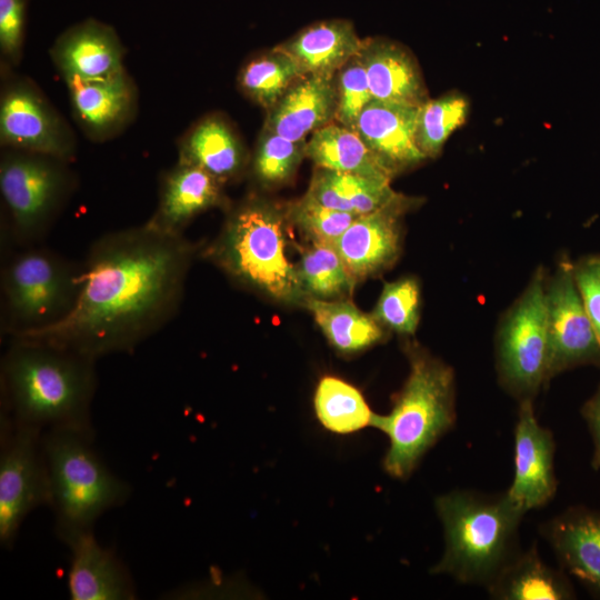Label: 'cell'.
Masks as SVG:
<instances>
[{
    "label": "cell",
    "mask_w": 600,
    "mask_h": 600,
    "mask_svg": "<svg viewBox=\"0 0 600 600\" xmlns=\"http://www.w3.org/2000/svg\"><path fill=\"white\" fill-rule=\"evenodd\" d=\"M197 246L146 223L104 233L81 263L80 289L61 320L11 339L98 360L132 352L178 312Z\"/></svg>",
    "instance_id": "cell-1"
},
{
    "label": "cell",
    "mask_w": 600,
    "mask_h": 600,
    "mask_svg": "<svg viewBox=\"0 0 600 600\" xmlns=\"http://www.w3.org/2000/svg\"><path fill=\"white\" fill-rule=\"evenodd\" d=\"M96 361L60 347L11 339L1 360V413L42 431L93 432Z\"/></svg>",
    "instance_id": "cell-2"
},
{
    "label": "cell",
    "mask_w": 600,
    "mask_h": 600,
    "mask_svg": "<svg viewBox=\"0 0 600 600\" xmlns=\"http://www.w3.org/2000/svg\"><path fill=\"white\" fill-rule=\"evenodd\" d=\"M444 550L432 568L462 584L487 587L520 549L526 511L507 493L452 490L436 498Z\"/></svg>",
    "instance_id": "cell-3"
},
{
    "label": "cell",
    "mask_w": 600,
    "mask_h": 600,
    "mask_svg": "<svg viewBox=\"0 0 600 600\" xmlns=\"http://www.w3.org/2000/svg\"><path fill=\"white\" fill-rule=\"evenodd\" d=\"M404 352L410 367L407 380L390 412L374 414L372 421L389 440L383 468L399 480L410 477L457 420L453 368L417 342L408 341Z\"/></svg>",
    "instance_id": "cell-4"
},
{
    "label": "cell",
    "mask_w": 600,
    "mask_h": 600,
    "mask_svg": "<svg viewBox=\"0 0 600 600\" xmlns=\"http://www.w3.org/2000/svg\"><path fill=\"white\" fill-rule=\"evenodd\" d=\"M287 208L258 196L228 213L204 256L242 286L282 302L304 300L297 264L288 256Z\"/></svg>",
    "instance_id": "cell-5"
},
{
    "label": "cell",
    "mask_w": 600,
    "mask_h": 600,
    "mask_svg": "<svg viewBox=\"0 0 600 600\" xmlns=\"http://www.w3.org/2000/svg\"><path fill=\"white\" fill-rule=\"evenodd\" d=\"M92 442L93 432L67 428L43 431L49 507L56 514L59 538L93 530L100 516L130 497L129 484L106 466Z\"/></svg>",
    "instance_id": "cell-6"
},
{
    "label": "cell",
    "mask_w": 600,
    "mask_h": 600,
    "mask_svg": "<svg viewBox=\"0 0 600 600\" xmlns=\"http://www.w3.org/2000/svg\"><path fill=\"white\" fill-rule=\"evenodd\" d=\"M81 263L36 244L20 248L1 270V331L16 338L61 320L80 289Z\"/></svg>",
    "instance_id": "cell-7"
},
{
    "label": "cell",
    "mask_w": 600,
    "mask_h": 600,
    "mask_svg": "<svg viewBox=\"0 0 600 600\" xmlns=\"http://www.w3.org/2000/svg\"><path fill=\"white\" fill-rule=\"evenodd\" d=\"M77 187L70 162L48 154L2 148L0 194L6 233L19 248L39 244Z\"/></svg>",
    "instance_id": "cell-8"
},
{
    "label": "cell",
    "mask_w": 600,
    "mask_h": 600,
    "mask_svg": "<svg viewBox=\"0 0 600 600\" xmlns=\"http://www.w3.org/2000/svg\"><path fill=\"white\" fill-rule=\"evenodd\" d=\"M536 268L523 291L502 314L496 333V370L501 388L518 402L534 400L549 382L546 281Z\"/></svg>",
    "instance_id": "cell-9"
},
{
    "label": "cell",
    "mask_w": 600,
    "mask_h": 600,
    "mask_svg": "<svg viewBox=\"0 0 600 600\" xmlns=\"http://www.w3.org/2000/svg\"><path fill=\"white\" fill-rule=\"evenodd\" d=\"M1 148L37 152L73 162L78 143L73 130L29 77L1 66Z\"/></svg>",
    "instance_id": "cell-10"
},
{
    "label": "cell",
    "mask_w": 600,
    "mask_h": 600,
    "mask_svg": "<svg viewBox=\"0 0 600 600\" xmlns=\"http://www.w3.org/2000/svg\"><path fill=\"white\" fill-rule=\"evenodd\" d=\"M43 431L0 419V542L12 547L26 517L50 506Z\"/></svg>",
    "instance_id": "cell-11"
},
{
    "label": "cell",
    "mask_w": 600,
    "mask_h": 600,
    "mask_svg": "<svg viewBox=\"0 0 600 600\" xmlns=\"http://www.w3.org/2000/svg\"><path fill=\"white\" fill-rule=\"evenodd\" d=\"M549 378L582 366L600 367V340L578 289L573 261L562 256L546 281Z\"/></svg>",
    "instance_id": "cell-12"
},
{
    "label": "cell",
    "mask_w": 600,
    "mask_h": 600,
    "mask_svg": "<svg viewBox=\"0 0 600 600\" xmlns=\"http://www.w3.org/2000/svg\"><path fill=\"white\" fill-rule=\"evenodd\" d=\"M556 442L536 417L533 400L519 402L514 426L513 478L509 497L526 512L547 506L556 496Z\"/></svg>",
    "instance_id": "cell-13"
},
{
    "label": "cell",
    "mask_w": 600,
    "mask_h": 600,
    "mask_svg": "<svg viewBox=\"0 0 600 600\" xmlns=\"http://www.w3.org/2000/svg\"><path fill=\"white\" fill-rule=\"evenodd\" d=\"M421 199L402 196L392 204L362 214L333 243L356 282L392 267L401 252L402 217Z\"/></svg>",
    "instance_id": "cell-14"
},
{
    "label": "cell",
    "mask_w": 600,
    "mask_h": 600,
    "mask_svg": "<svg viewBox=\"0 0 600 600\" xmlns=\"http://www.w3.org/2000/svg\"><path fill=\"white\" fill-rule=\"evenodd\" d=\"M66 84L73 118L93 142L118 137L136 119L139 93L126 69L106 79L71 80Z\"/></svg>",
    "instance_id": "cell-15"
},
{
    "label": "cell",
    "mask_w": 600,
    "mask_h": 600,
    "mask_svg": "<svg viewBox=\"0 0 600 600\" xmlns=\"http://www.w3.org/2000/svg\"><path fill=\"white\" fill-rule=\"evenodd\" d=\"M126 48L116 29L96 18H87L62 31L49 56L64 80L91 81L124 70Z\"/></svg>",
    "instance_id": "cell-16"
},
{
    "label": "cell",
    "mask_w": 600,
    "mask_h": 600,
    "mask_svg": "<svg viewBox=\"0 0 600 600\" xmlns=\"http://www.w3.org/2000/svg\"><path fill=\"white\" fill-rule=\"evenodd\" d=\"M223 187L204 170L177 161L161 173L158 203L144 223L166 234L183 236L197 216L228 206Z\"/></svg>",
    "instance_id": "cell-17"
},
{
    "label": "cell",
    "mask_w": 600,
    "mask_h": 600,
    "mask_svg": "<svg viewBox=\"0 0 600 600\" xmlns=\"http://www.w3.org/2000/svg\"><path fill=\"white\" fill-rule=\"evenodd\" d=\"M419 107L372 99L353 130L388 172L396 177L427 160L417 141Z\"/></svg>",
    "instance_id": "cell-18"
},
{
    "label": "cell",
    "mask_w": 600,
    "mask_h": 600,
    "mask_svg": "<svg viewBox=\"0 0 600 600\" xmlns=\"http://www.w3.org/2000/svg\"><path fill=\"white\" fill-rule=\"evenodd\" d=\"M70 549L68 588L73 600H131L136 588L129 570L110 549L94 538L93 530L60 538Z\"/></svg>",
    "instance_id": "cell-19"
},
{
    "label": "cell",
    "mask_w": 600,
    "mask_h": 600,
    "mask_svg": "<svg viewBox=\"0 0 600 600\" xmlns=\"http://www.w3.org/2000/svg\"><path fill=\"white\" fill-rule=\"evenodd\" d=\"M562 570L600 597V509L567 508L540 526Z\"/></svg>",
    "instance_id": "cell-20"
},
{
    "label": "cell",
    "mask_w": 600,
    "mask_h": 600,
    "mask_svg": "<svg viewBox=\"0 0 600 600\" xmlns=\"http://www.w3.org/2000/svg\"><path fill=\"white\" fill-rule=\"evenodd\" d=\"M359 56L372 99L416 107L430 99L416 58L400 43L383 38L363 39Z\"/></svg>",
    "instance_id": "cell-21"
},
{
    "label": "cell",
    "mask_w": 600,
    "mask_h": 600,
    "mask_svg": "<svg viewBox=\"0 0 600 600\" xmlns=\"http://www.w3.org/2000/svg\"><path fill=\"white\" fill-rule=\"evenodd\" d=\"M177 146L178 162L204 170L223 186L237 180L248 163L240 136L220 113L199 119L182 134Z\"/></svg>",
    "instance_id": "cell-22"
},
{
    "label": "cell",
    "mask_w": 600,
    "mask_h": 600,
    "mask_svg": "<svg viewBox=\"0 0 600 600\" xmlns=\"http://www.w3.org/2000/svg\"><path fill=\"white\" fill-rule=\"evenodd\" d=\"M337 90L333 78L303 76L267 110L263 128L293 141L334 121Z\"/></svg>",
    "instance_id": "cell-23"
},
{
    "label": "cell",
    "mask_w": 600,
    "mask_h": 600,
    "mask_svg": "<svg viewBox=\"0 0 600 600\" xmlns=\"http://www.w3.org/2000/svg\"><path fill=\"white\" fill-rule=\"evenodd\" d=\"M353 24L343 19L314 22L277 47L307 76L333 78L362 47Z\"/></svg>",
    "instance_id": "cell-24"
},
{
    "label": "cell",
    "mask_w": 600,
    "mask_h": 600,
    "mask_svg": "<svg viewBox=\"0 0 600 600\" xmlns=\"http://www.w3.org/2000/svg\"><path fill=\"white\" fill-rule=\"evenodd\" d=\"M497 600H569L574 590L564 570L547 564L537 544L511 559L486 587Z\"/></svg>",
    "instance_id": "cell-25"
},
{
    "label": "cell",
    "mask_w": 600,
    "mask_h": 600,
    "mask_svg": "<svg viewBox=\"0 0 600 600\" xmlns=\"http://www.w3.org/2000/svg\"><path fill=\"white\" fill-rule=\"evenodd\" d=\"M390 182L316 168L306 194L330 209L362 216L388 207L403 196L394 191Z\"/></svg>",
    "instance_id": "cell-26"
},
{
    "label": "cell",
    "mask_w": 600,
    "mask_h": 600,
    "mask_svg": "<svg viewBox=\"0 0 600 600\" xmlns=\"http://www.w3.org/2000/svg\"><path fill=\"white\" fill-rule=\"evenodd\" d=\"M306 157L316 168L387 181L393 178L353 129L336 121L311 134Z\"/></svg>",
    "instance_id": "cell-27"
},
{
    "label": "cell",
    "mask_w": 600,
    "mask_h": 600,
    "mask_svg": "<svg viewBox=\"0 0 600 600\" xmlns=\"http://www.w3.org/2000/svg\"><path fill=\"white\" fill-rule=\"evenodd\" d=\"M303 302L329 342L340 352L364 350L386 336L384 327L372 314L360 311L350 301L307 298Z\"/></svg>",
    "instance_id": "cell-28"
},
{
    "label": "cell",
    "mask_w": 600,
    "mask_h": 600,
    "mask_svg": "<svg viewBox=\"0 0 600 600\" xmlns=\"http://www.w3.org/2000/svg\"><path fill=\"white\" fill-rule=\"evenodd\" d=\"M303 76L294 59L274 47L242 64L237 86L246 98L267 111Z\"/></svg>",
    "instance_id": "cell-29"
},
{
    "label": "cell",
    "mask_w": 600,
    "mask_h": 600,
    "mask_svg": "<svg viewBox=\"0 0 600 600\" xmlns=\"http://www.w3.org/2000/svg\"><path fill=\"white\" fill-rule=\"evenodd\" d=\"M313 407L322 427L338 434L372 426L376 414L359 389L336 376H324L319 380Z\"/></svg>",
    "instance_id": "cell-30"
},
{
    "label": "cell",
    "mask_w": 600,
    "mask_h": 600,
    "mask_svg": "<svg viewBox=\"0 0 600 600\" xmlns=\"http://www.w3.org/2000/svg\"><path fill=\"white\" fill-rule=\"evenodd\" d=\"M300 254L297 270L304 299L340 300L351 293L356 280L332 244L309 242Z\"/></svg>",
    "instance_id": "cell-31"
},
{
    "label": "cell",
    "mask_w": 600,
    "mask_h": 600,
    "mask_svg": "<svg viewBox=\"0 0 600 600\" xmlns=\"http://www.w3.org/2000/svg\"><path fill=\"white\" fill-rule=\"evenodd\" d=\"M470 112L469 99L452 90L419 107L417 141L427 159L439 157L449 137L464 124Z\"/></svg>",
    "instance_id": "cell-32"
},
{
    "label": "cell",
    "mask_w": 600,
    "mask_h": 600,
    "mask_svg": "<svg viewBox=\"0 0 600 600\" xmlns=\"http://www.w3.org/2000/svg\"><path fill=\"white\" fill-rule=\"evenodd\" d=\"M307 140L293 141L262 128L252 159L251 173L262 187L288 182L306 158Z\"/></svg>",
    "instance_id": "cell-33"
},
{
    "label": "cell",
    "mask_w": 600,
    "mask_h": 600,
    "mask_svg": "<svg viewBox=\"0 0 600 600\" xmlns=\"http://www.w3.org/2000/svg\"><path fill=\"white\" fill-rule=\"evenodd\" d=\"M421 291L414 277L384 283L372 316L386 329L402 336L416 333L420 320Z\"/></svg>",
    "instance_id": "cell-34"
},
{
    "label": "cell",
    "mask_w": 600,
    "mask_h": 600,
    "mask_svg": "<svg viewBox=\"0 0 600 600\" xmlns=\"http://www.w3.org/2000/svg\"><path fill=\"white\" fill-rule=\"evenodd\" d=\"M287 214L290 223L299 229L308 242L332 246L359 217L324 207L308 194L290 203Z\"/></svg>",
    "instance_id": "cell-35"
},
{
    "label": "cell",
    "mask_w": 600,
    "mask_h": 600,
    "mask_svg": "<svg viewBox=\"0 0 600 600\" xmlns=\"http://www.w3.org/2000/svg\"><path fill=\"white\" fill-rule=\"evenodd\" d=\"M337 111L334 121L353 129L363 108L372 100L366 69L359 53L334 76Z\"/></svg>",
    "instance_id": "cell-36"
},
{
    "label": "cell",
    "mask_w": 600,
    "mask_h": 600,
    "mask_svg": "<svg viewBox=\"0 0 600 600\" xmlns=\"http://www.w3.org/2000/svg\"><path fill=\"white\" fill-rule=\"evenodd\" d=\"M28 0H0L1 66L13 68L23 56Z\"/></svg>",
    "instance_id": "cell-37"
},
{
    "label": "cell",
    "mask_w": 600,
    "mask_h": 600,
    "mask_svg": "<svg viewBox=\"0 0 600 600\" xmlns=\"http://www.w3.org/2000/svg\"><path fill=\"white\" fill-rule=\"evenodd\" d=\"M573 271L586 310L600 340V254L581 257L573 262Z\"/></svg>",
    "instance_id": "cell-38"
},
{
    "label": "cell",
    "mask_w": 600,
    "mask_h": 600,
    "mask_svg": "<svg viewBox=\"0 0 600 600\" xmlns=\"http://www.w3.org/2000/svg\"><path fill=\"white\" fill-rule=\"evenodd\" d=\"M581 414L587 422L593 444L591 466L600 469V384L594 393L583 403Z\"/></svg>",
    "instance_id": "cell-39"
}]
</instances>
